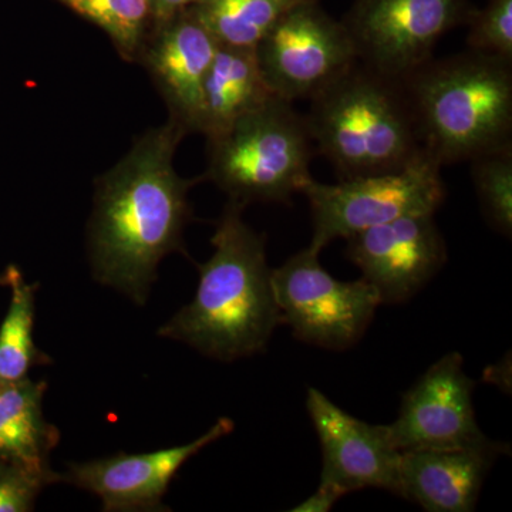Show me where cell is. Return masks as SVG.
I'll return each mask as SVG.
<instances>
[{
	"label": "cell",
	"instance_id": "obj_1",
	"mask_svg": "<svg viewBox=\"0 0 512 512\" xmlns=\"http://www.w3.org/2000/svg\"><path fill=\"white\" fill-rule=\"evenodd\" d=\"M185 136L170 120L151 128L96 181L89 222L93 278L136 305L147 302L165 256L187 255L188 192L204 178L187 180L175 171V151Z\"/></svg>",
	"mask_w": 512,
	"mask_h": 512
},
{
	"label": "cell",
	"instance_id": "obj_2",
	"mask_svg": "<svg viewBox=\"0 0 512 512\" xmlns=\"http://www.w3.org/2000/svg\"><path fill=\"white\" fill-rule=\"evenodd\" d=\"M245 205L228 201L211 238L214 254L198 265L194 299L158 329L202 355L234 362L264 352L282 325L266 262L265 237L242 218Z\"/></svg>",
	"mask_w": 512,
	"mask_h": 512
},
{
	"label": "cell",
	"instance_id": "obj_3",
	"mask_svg": "<svg viewBox=\"0 0 512 512\" xmlns=\"http://www.w3.org/2000/svg\"><path fill=\"white\" fill-rule=\"evenodd\" d=\"M423 150L443 165L512 146V62L467 50L402 79Z\"/></svg>",
	"mask_w": 512,
	"mask_h": 512
},
{
	"label": "cell",
	"instance_id": "obj_4",
	"mask_svg": "<svg viewBox=\"0 0 512 512\" xmlns=\"http://www.w3.org/2000/svg\"><path fill=\"white\" fill-rule=\"evenodd\" d=\"M305 119L340 180L402 170L424 151L402 80L359 60L312 97Z\"/></svg>",
	"mask_w": 512,
	"mask_h": 512
},
{
	"label": "cell",
	"instance_id": "obj_5",
	"mask_svg": "<svg viewBox=\"0 0 512 512\" xmlns=\"http://www.w3.org/2000/svg\"><path fill=\"white\" fill-rule=\"evenodd\" d=\"M207 143L208 168L202 178L245 207L251 202L289 205L312 180L308 123L292 101L281 97H272Z\"/></svg>",
	"mask_w": 512,
	"mask_h": 512
},
{
	"label": "cell",
	"instance_id": "obj_6",
	"mask_svg": "<svg viewBox=\"0 0 512 512\" xmlns=\"http://www.w3.org/2000/svg\"><path fill=\"white\" fill-rule=\"evenodd\" d=\"M302 194L311 205V247L322 251L336 238L414 214H436L446 200L441 165L426 151L392 173L322 184L312 180Z\"/></svg>",
	"mask_w": 512,
	"mask_h": 512
},
{
	"label": "cell",
	"instance_id": "obj_7",
	"mask_svg": "<svg viewBox=\"0 0 512 512\" xmlns=\"http://www.w3.org/2000/svg\"><path fill=\"white\" fill-rule=\"evenodd\" d=\"M319 254L308 247L272 269L282 325L308 345L349 349L365 335L382 301L363 278L350 282L333 278L320 265Z\"/></svg>",
	"mask_w": 512,
	"mask_h": 512
},
{
	"label": "cell",
	"instance_id": "obj_8",
	"mask_svg": "<svg viewBox=\"0 0 512 512\" xmlns=\"http://www.w3.org/2000/svg\"><path fill=\"white\" fill-rule=\"evenodd\" d=\"M476 9L470 0H353L340 22L360 63L402 80L429 62L441 37L467 26Z\"/></svg>",
	"mask_w": 512,
	"mask_h": 512
},
{
	"label": "cell",
	"instance_id": "obj_9",
	"mask_svg": "<svg viewBox=\"0 0 512 512\" xmlns=\"http://www.w3.org/2000/svg\"><path fill=\"white\" fill-rule=\"evenodd\" d=\"M255 56L272 93L292 103L311 100L357 63L348 30L319 2L292 9L255 47Z\"/></svg>",
	"mask_w": 512,
	"mask_h": 512
},
{
	"label": "cell",
	"instance_id": "obj_10",
	"mask_svg": "<svg viewBox=\"0 0 512 512\" xmlns=\"http://www.w3.org/2000/svg\"><path fill=\"white\" fill-rule=\"evenodd\" d=\"M474 382L464 359L451 352L431 365L403 396L399 416L387 424L396 450H456L487 443L473 406Z\"/></svg>",
	"mask_w": 512,
	"mask_h": 512
},
{
	"label": "cell",
	"instance_id": "obj_11",
	"mask_svg": "<svg viewBox=\"0 0 512 512\" xmlns=\"http://www.w3.org/2000/svg\"><path fill=\"white\" fill-rule=\"evenodd\" d=\"M346 258L379 293L382 303L413 298L447 262L434 214H414L346 238Z\"/></svg>",
	"mask_w": 512,
	"mask_h": 512
},
{
	"label": "cell",
	"instance_id": "obj_12",
	"mask_svg": "<svg viewBox=\"0 0 512 512\" xmlns=\"http://www.w3.org/2000/svg\"><path fill=\"white\" fill-rule=\"evenodd\" d=\"M234 427V421L221 417L207 433L183 446L140 454L120 451L114 456L72 463L62 481L97 495L103 511H168L163 498L180 468L202 448L231 434Z\"/></svg>",
	"mask_w": 512,
	"mask_h": 512
},
{
	"label": "cell",
	"instance_id": "obj_13",
	"mask_svg": "<svg viewBox=\"0 0 512 512\" xmlns=\"http://www.w3.org/2000/svg\"><path fill=\"white\" fill-rule=\"evenodd\" d=\"M306 409L322 448L320 483L343 495L363 488L397 494L400 453L386 426L356 419L315 387L308 390Z\"/></svg>",
	"mask_w": 512,
	"mask_h": 512
},
{
	"label": "cell",
	"instance_id": "obj_14",
	"mask_svg": "<svg viewBox=\"0 0 512 512\" xmlns=\"http://www.w3.org/2000/svg\"><path fill=\"white\" fill-rule=\"evenodd\" d=\"M218 42L191 9L154 25L138 56L167 104L170 121L200 133L204 83Z\"/></svg>",
	"mask_w": 512,
	"mask_h": 512
},
{
	"label": "cell",
	"instance_id": "obj_15",
	"mask_svg": "<svg viewBox=\"0 0 512 512\" xmlns=\"http://www.w3.org/2000/svg\"><path fill=\"white\" fill-rule=\"evenodd\" d=\"M505 444L402 453L397 494L429 512H470Z\"/></svg>",
	"mask_w": 512,
	"mask_h": 512
},
{
	"label": "cell",
	"instance_id": "obj_16",
	"mask_svg": "<svg viewBox=\"0 0 512 512\" xmlns=\"http://www.w3.org/2000/svg\"><path fill=\"white\" fill-rule=\"evenodd\" d=\"M274 96L255 50L218 45L204 83L200 133L207 138L218 136Z\"/></svg>",
	"mask_w": 512,
	"mask_h": 512
},
{
	"label": "cell",
	"instance_id": "obj_17",
	"mask_svg": "<svg viewBox=\"0 0 512 512\" xmlns=\"http://www.w3.org/2000/svg\"><path fill=\"white\" fill-rule=\"evenodd\" d=\"M47 383L26 379L0 386V461L36 471H52L50 453L60 431L45 419Z\"/></svg>",
	"mask_w": 512,
	"mask_h": 512
},
{
	"label": "cell",
	"instance_id": "obj_18",
	"mask_svg": "<svg viewBox=\"0 0 512 512\" xmlns=\"http://www.w3.org/2000/svg\"><path fill=\"white\" fill-rule=\"evenodd\" d=\"M0 284L10 289L8 312L0 323V386L29 377L32 367L52 360L37 348L35 329L37 285H30L16 266H8Z\"/></svg>",
	"mask_w": 512,
	"mask_h": 512
},
{
	"label": "cell",
	"instance_id": "obj_19",
	"mask_svg": "<svg viewBox=\"0 0 512 512\" xmlns=\"http://www.w3.org/2000/svg\"><path fill=\"white\" fill-rule=\"evenodd\" d=\"M319 0H204L192 8L218 45L251 49L292 9Z\"/></svg>",
	"mask_w": 512,
	"mask_h": 512
},
{
	"label": "cell",
	"instance_id": "obj_20",
	"mask_svg": "<svg viewBox=\"0 0 512 512\" xmlns=\"http://www.w3.org/2000/svg\"><path fill=\"white\" fill-rule=\"evenodd\" d=\"M110 37L126 62H137L156 25L153 0H57Z\"/></svg>",
	"mask_w": 512,
	"mask_h": 512
},
{
	"label": "cell",
	"instance_id": "obj_21",
	"mask_svg": "<svg viewBox=\"0 0 512 512\" xmlns=\"http://www.w3.org/2000/svg\"><path fill=\"white\" fill-rule=\"evenodd\" d=\"M471 180L484 220L504 237L512 234V146L474 158Z\"/></svg>",
	"mask_w": 512,
	"mask_h": 512
},
{
	"label": "cell",
	"instance_id": "obj_22",
	"mask_svg": "<svg viewBox=\"0 0 512 512\" xmlns=\"http://www.w3.org/2000/svg\"><path fill=\"white\" fill-rule=\"evenodd\" d=\"M467 26L468 50L512 62V0H488Z\"/></svg>",
	"mask_w": 512,
	"mask_h": 512
},
{
	"label": "cell",
	"instance_id": "obj_23",
	"mask_svg": "<svg viewBox=\"0 0 512 512\" xmlns=\"http://www.w3.org/2000/svg\"><path fill=\"white\" fill-rule=\"evenodd\" d=\"M62 481L57 471H36L0 461V512H28L47 485Z\"/></svg>",
	"mask_w": 512,
	"mask_h": 512
},
{
	"label": "cell",
	"instance_id": "obj_24",
	"mask_svg": "<svg viewBox=\"0 0 512 512\" xmlns=\"http://www.w3.org/2000/svg\"><path fill=\"white\" fill-rule=\"evenodd\" d=\"M343 494L336 488L329 485L319 484L315 493L309 495L305 501L292 508L293 512H328L332 510L333 505L338 503Z\"/></svg>",
	"mask_w": 512,
	"mask_h": 512
},
{
	"label": "cell",
	"instance_id": "obj_25",
	"mask_svg": "<svg viewBox=\"0 0 512 512\" xmlns=\"http://www.w3.org/2000/svg\"><path fill=\"white\" fill-rule=\"evenodd\" d=\"M204 0H153L156 22L171 18L184 10L195 8Z\"/></svg>",
	"mask_w": 512,
	"mask_h": 512
}]
</instances>
